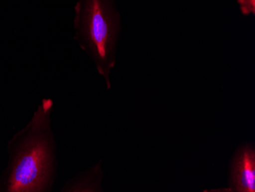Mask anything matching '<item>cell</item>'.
I'll return each instance as SVG.
<instances>
[{
	"label": "cell",
	"instance_id": "1",
	"mask_svg": "<svg viewBox=\"0 0 255 192\" xmlns=\"http://www.w3.org/2000/svg\"><path fill=\"white\" fill-rule=\"evenodd\" d=\"M53 107L51 99H43L26 128L14 138L18 143L5 181V192H51L57 170L56 143L51 128Z\"/></svg>",
	"mask_w": 255,
	"mask_h": 192
},
{
	"label": "cell",
	"instance_id": "2",
	"mask_svg": "<svg viewBox=\"0 0 255 192\" xmlns=\"http://www.w3.org/2000/svg\"><path fill=\"white\" fill-rule=\"evenodd\" d=\"M74 39L94 61L112 87L110 74L117 62L121 15L114 0H77L74 6Z\"/></svg>",
	"mask_w": 255,
	"mask_h": 192
},
{
	"label": "cell",
	"instance_id": "3",
	"mask_svg": "<svg viewBox=\"0 0 255 192\" xmlns=\"http://www.w3.org/2000/svg\"><path fill=\"white\" fill-rule=\"evenodd\" d=\"M229 185L222 192H255V150L252 146H243L236 153Z\"/></svg>",
	"mask_w": 255,
	"mask_h": 192
},
{
	"label": "cell",
	"instance_id": "4",
	"mask_svg": "<svg viewBox=\"0 0 255 192\" xmlns=\"http://www.w3.org/2000/svg\"><path fill=\"white\" fill-rule=\"evenodd\" d=\"M238 3L243 15H255V0H238Z\"/></svg>",
	"mask_w": 255,
	"mask_h": 192
}]
</instances>
